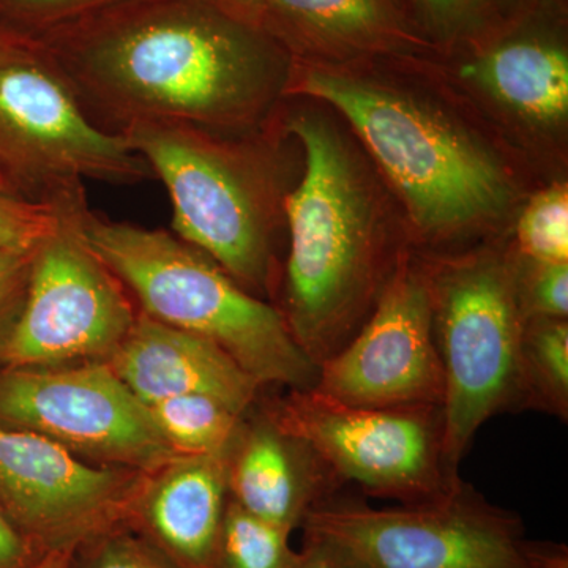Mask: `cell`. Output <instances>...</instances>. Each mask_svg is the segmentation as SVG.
I'll list each match as a JSON object with an SVG mask.
<instances>
[{"mask_svg": "<svg viewBox=\"0 0 568 568\" xmlns=\"http://www.w3.org/2000/svg\"><path fill=\"white\" fill-rule=\"evenodd\" d=\"M97 125L235 129L260 118L287 52L215 0H114L32 37Z\"/></svg>", "mask_w": 568, "mask_h": 568, "instance_id": "obj_1", "label": "cell"}, {"mask_svg": "<svg viewBox=\"0 0 568 568\" xmlns=\"http://www.w3.org/2000/svg\"><path fill=\"white\" fill-rule=\"evenodd\" d=\"M84 244L132 291L142 313L215 343L263 386H316L320 366L275 306L235 282L211 256L162 230L112 222L85 205Z\"/></svg>", "mask_w": 568, "mask_h": 568, "instance_id": "obj_2", "label": "cell"}, {"mask_svg": "<svg viewBox=\"0 0 568 568\" xmlns=\"http://www.w3.org/2000/svg\"><path fill=\"white\" fill-rule=\"evenodd\" d=\"M287 129L302 142L305 171L284 197L291 246L280 312L320 366L361 328L377 287V248L368 200L334 130L308 115Z\"/></svg>", "mask_w": 568, "mask_h": 568, "instance_id": "obj_3", "label": "cell"}, {"mask_svg": "<svg viewBox=\"0 0 568 568\" xmlns=\"http://www.w3.org/2000/svg\"><path fill=\"white\" fill-rule=\"evenodd\" d=\"M290 84L345 115L425 233H458L506 209L510 186L496 160L413 97L320 67H302Z\"/></svg>", "mask_w": 568, "mask_h": 568, "instance_id": "obj_4", "label": "cell"}, {"mask_svg": "<svg viewBox=\"0 0 568 568\" xmlns=\"http://www.w3.org/2000/svg\"><path fill=\"white\" fill-rule=\"evenodd\" d=\"M0 170L21 197L85 203L84 181L130 185L152 170L88 112L39 41L0 28Z\"/></svg>", "mask_w": 568, "mask_h": 568, "instance_id": "obj_5", "label": "cell"}, {"mask_svg": "<svg viewBox=\"0 0 568 568\" xmlns=\"http://www.w3.org/2000/svg\"><path fill=\"white\" fill-rule=\"evenodd\" d=\"M425 268L444 372V465L454 480L481 425L521 410L519 310L514 264L476 254Z\"/></svg>", "mask_w": 568, "mask_h": 568, "instance_id": "obj_6", "label": "cell"}, {"mask_svg": "<svg viewBox=\"0 0 568 568\" xmlns=\"http://www.w3.org/2000/svg\"><path fill=\"white\" fill-rule=\"evenodd\" d=\"M301 528L306 544L343 568H530L521 518L465 481L439 499L398 508L335 493Z\"/></svg>", "mask_w": 568, "mask_h": 568, "instance_id": "obj_7", "label": "cell"}, {"mask_svg": "<svg viewBox=\"0 0 568 568\" xmlns=\"http://www.w3.org/2000/svg\"><path fill=\"white\" fill-rule=\"evenodd\" d=\"M213 132L190 123L138 122L119 134L170 192L175 235L242 287L264 291L272 278L264 181L248 156Z\"/></svg>", "mask_w": 568, "mask_h": 568, "instance_id": "obj_8", "label": "cell"}, {"mask_svg": "<svg viewBox=\"0 0 568 568\" xmlns=\"http://www.w3.org/2000/svg\"><path fill=\"white\" fill-rule=\"evenodd\" d=\"M265 416L308 444L342 481L368 495L402 503H429L463 480L444 465L443 407L346 405L317 388H290Z\"/></svg>", "mask_w": 568, "mask_h": 568, "instance_id": "obj_9", "label": "cell"}, {"mask_svg": "<svg viewBox=\"0 0 568 568\" xmlns=\"http://www.w3.org/2000/svg\"><path fill=\"white\" fill-rule=\"evenodd\" d=\"M36 250L20 317L0 346L7 368H47L110 358L136 321L125 286L84 244L78 213Z\"/></svg>", "mask_w": 568, "mask_h": 568, "instance_id": "obj_10", "label": "cell"}, {"mask_svg": "<svg viewBox=\"0 0 568 568\" xmlns=\"http://www.w3.org/2000/svg\"><path fill=\"white\" fill-rule=\"evenodd\" d=\"M0 420L50 437L80 458L144 474L181 457L108 362L3 369Z\"/></svg>", "mask_w": 568, "mask_h": 568, "instance_id": "obj_11", "label": "cell"}, {"mask_svg": "<svg viewBox=\"0 0 568 568\" xmlns=\"http://www.w3.org/2000/svg\"><path fill=\"white\" fill-rule=\"evenodd\" d=\"M321 394L365 407H443L444 372L425 268L403 257L372 316L320 365Z\"/></svg>", "mask_w": 568, "mask_h": 568, "instance_id": "obj_12", "label": "cell"}, {"mask_svg": "<svg viewBox=\"0 0 568 568\" xmlns=\"http://www.w3.org/2000/svg\"><path fill=\"white\" fill-rule=\"evenodd\" d=\"M145 477L91 466L50 437L0 426V506L40 551L125 525Z\"/></svg>", "mask_w": 568, "mask_h": 568, "instance_id": "obj_13", "label": "cell"}, {"mask_svg": "<svg viewBox=\"0 0 568 568\" xmlns=\"http://www.w3.org/2000/svg\"><path fill=\"white\" fill-rule=\"evenodd\" d=\"M230 448L181 455L148 474L126 528L179 568H219V544L230 500Z\"/></svg>", "mask_w": 568, "mask_h": 568, "instance_id": "obj_14", "label": "cell"}, {"mask_svg": "<svg viewBox=\"0 0 568 568\" xmlns=\"http://www.w3.org/2000/svg\"><path fill=\"white\" fill-rule=\"evenodd\" d=\"M145 406L181 395H205L245 416L260 384L222 347L140 313L108 358Z\"/></svg>", "mask_w": 568, "mask_h": 568, "instance_id": "obj_15", "label": "cell"}, {"mask_svg": "<svg viewBox=\"0 0 568 568\" xmlns=\"http://www.w3.org/2000/svg\"><path fill=\"white\" fill-rule=\"evenodd\" d=\"M227 481L239 506L287 532L301 528L306 514L343 484L308 444L265 414L252 424L242 418L230 447Z\"/></svg>", "mask_w": 568, "mask_h": 568, "instance_id": "obj_16", "label": "cell"}, {"mask_svg": "<svg viewBox=\"0 0 568 568\" xmlns=\"http://www.w3.org/2000/svg\"><path fill=\"white\" fill-rule=\"evenodd\" d=\"M407 21L396 0H267L256 26L286 52L335 54L414 43Z\"/></svg>", "mask_w": 568, "mask_h": 568, "instance_id": "obj_17", "label": "cell"}, {"mask_svg": "<svg viewBox=\"0 0 568 568\" xmlns=\"http://www.w3.org/2000/svg\"><path fill=\"white\" fill-rule=\"evenodd\" d=\"M462 73L529 121L552 123L567 115L568 55L558 41L510 37L480 52Z\"/></svg>", "mask_w": 568, "mask_h": 568, "instance_id": "obj_18", "label": "cell"}, {"mask_svg": "<svg viewBox=\"0 0 568 568\" xmlns=\"http://www.w3.org/2000/svg\"><path fill=\"white\" fill-rule=\"evenodd\" d=\"M521 410L568 417V324L558 317H529L519 343Z\"/></svg>", "mask_w": 568, "mask_h": 568, "instance_id": "obj_19", "label": "cell"}, {"mask_svg": "<svg viewBox=\"0 0 568 568\" xmlns=\"http://www.w3.org/2000/svg\"><path fill=\"white\" fill-rule=\"evenodd\" d=\"M148 407L156 428L179 455L227 450L245 417L205 395L173 396Z\"/></svg>", "mask_w": 568, "mask_h": 568, "instance_id": "obj_20", "label": "cell"}, {"mask_svg": "<svg viewBox=\"0 0 568 568\" xmlns=\"http://www.w3.org/2000/svg\"><path fill=\"white\" fill-rule=\"evenodd\" d=\"M291 532L254 517L227 500L219 544V568H297L301 552L290 545Z\"/></svg>", "mask_w": 568, "mask_h": 568, "instance_id": "obj_21", "label": "cell"}, {"mask_svg": "<svg viewBox=\"0 0 568 568\" xmlns=\"http://www.w3.org/2000/svg\"><path fill=\"white\" fill-rule=\"evenodd\" d=\"M519 0H403L437 40L470 39L514 17Z\"/></svg>", "mask_w": 568, "mask_h": 568, "instance_id": "obj_22", "label": "cell"}, {"mask_svg": "<svg viewBox=\"0 0 568 568\" xmlns=\"http://www.w3.org/2000/svg\"><path fill=\"white\" fill-rule=\"evenodd\" d=\"M519 254L534 263H568V192L566 185L544 190L519 216Z\"/></svg>", "mask_w": 568, "mask_h": 568, "instance_id": "obj_23", "label": "cell"}, {"mask_svg": "<svg viewBox=\"0 0 568 568\" xmlns=\"http://www.w3.org/2000/svg\"><path fill=\"white\" fill-rule=\"evenodd\" d=\"M71 568H179L126 526L104 530L74 549Z\"/></svg>", "mask_w": 568, "mask_h": 568, "instance_id": "obj_24", "label": "cell"}, {"mask_svg": "<svg viewBox=\"0 0 568 568\" xmlns=\"http://www.w3.org/2000/svg\"><path fill=\"white\" fill-rule=\"evenodd\" d=\"M62 209L22 200L0 189V250L39 248L61 226Z\"/></svg>", "mask_w": 568, "mask_h": 568, "instance_id": "obj_25", "label": "cell"}, {"mask_svg": "<svg viewBox=\"0 0 568 568\" xmlns=\"http://www.w3.org/2000/svg\"><path fill=\"white\" fill-rule=\"evenodd\" d=\"M528 263V271L514 264L518 304L525 320L568 315V263Z\"/></svg>", "mask_w": 568, "mask_h": 568, "instance_id": "obj_26", "label": "cell"}, {"mask_svg": "<svg viewBox=\"0 0 568 568\" xmlns=\"http://www.w3.org/2000/svg\"><path fill=\"white\" fill-rule=\"evenodd\" d=\"M114 0H0V28L36 37Z\"/></svg>", "mask_w": 568, "mask_h": 568, "instance_id": "obj_27", "label": "cell"}, {"mask_svg": "<svg viewBox=\"0 0 568 568\" xmlns=\"http://www.w3.org/2000/svg\"><path fill=\"white\" fill-rule=\"evenodd\" d=\"M37 250V248H36ZM32 252L0 250V316L6 313L11 302L28 286L31 272Z\"/></svg>", "mask_w": 568, "mask_h": 568, "instance_id": "obj_28", "label": "cell"}, {"mask_svg": "<svg viewBox=\"0 0 568 568\" xmlns=\"http://www.w3.org/2000/svg\"><path fill=\"white\" fill-rule=\"evenodd\" d=\"M43 551L14 526L0 506V568L31 567Z\"/></svg>", "mask_w": 568, "mask_h": 568, "instance_id": "obj_29", "label": "cell"}, {"mask_svg": "<svg viewBox=\"0 0 568 568\" xmlns=\"http://www.w3.org/2000/svg\"><path fill=\"white\" fill-rule=\"evenodd\" d=\"M530 568H568L566 545L530 544Z\"/></svg>", "mask_w": 568, "mask_h": 568, "instance_id": "obj_30", "label": "cell"}, {"mask_svg": "<svg viewBox=\"0 0 568 568\" xmlns=\"http://www.w3.org/2000/svg\"><path fill=\"white\" fill-rule=\"evenodd\" d=\"M215 2L239 20L256 26L257 17L267 0H215Z\"/></svg>", "mask_w": 568, "mask_h": 568, "instance_id": "obj_31", "label": "cell"}, {"mask_svg": "<svg viewBox=\"0 0 568 568\" xmlns=\"http://www.w3.org/2000/svg\"><path fill=\"white\" fill-rule=\"evenodd\" d=\"M297 568H343L328 552L317 545L306 544L301 551V562Z\"/></svg>", "mask_w": 568, "mask_h": 568, "instance_id": "obj_32", "label": "cell"}, {"mask_svg": "<svg viewBox=\"0 0 568 568\" xmlns=\"http://www.w3.org/2000/svg\"><path fill=\"white\" fill-rule=\"evenodd\" d=\"M74 549L77 547L48 549L28 568H71Z\"/></svg>", "mask_w": 568, "mask_h": 568, "instance_id": "obj_33", "label": "cell"}]
</instances>
